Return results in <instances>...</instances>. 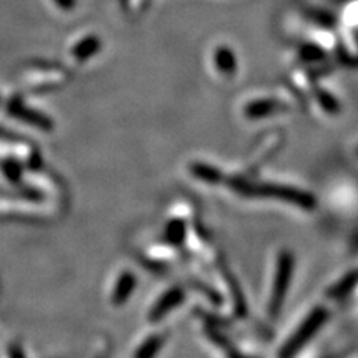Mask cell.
Instances as JSON below:
<instances>
[{
	"instance_id": "obj_1",
	"label": "cell",
	"mask_w": 358,
	"mask_h": 358,
	"mask_svg": "<svg viewBox=\"0 0 358 358\" xmlns=\"http://www.w3.org/2000/svg\"><path fill=\"white\" fill-rule=\"evenodd\" d=\"M229 185L241 196L245 197H262V199H275L287 201L305 210H312L317 208V199L313 194L306 193L305 189H299L288 185L267 184V182H252L246 181L243 178L229 179Z\"/></svg>"
},
{
	"instance_id": "obj_2",
	"label": "cell",
	"mask_w": 358,
	"mask_h": 358,
	"mask_svg": "<svg viewBox=\"0 0 358 358\" xmlns=\"http://www.w3.org/2000/svg\"><path fill=\"white\" fill-rule=\"evenodd\" d=\"M327 320L329 310L326 308L318 306L313 309L309 315L301 321L293 336L285 342L281 352H279V358H294L305 348V345L313 338V336L320 331V329L326 324Z\"/></svg>"
},
{
	"instance_id": "obj_3",
	"label": "cell",
	"mask_w": 358,
	"mask_h": 358,
	"mask_svg": "<svg viewBox=\"0 0 358 358\" xmlns=\"http://www.w3.org/2000/svg\"><path fill=\"white\" fill-rule=\"evenodd\" d=\"M294 271V255L291 251H281L278 255L276 263V272H275V281L272 287L271 300H268V313L272 318H278L279 313L282 310L285 296L288 293V288L291 284V278H293Z\"/></svg>"
},
{
	"instance_id": "obj_4",
	"label": "cell",
	"mask_w": 358,
	"mask_h": 358,
	"mask_svg": "<svg viewBox=\"0 0 358 358\" xmlns=\"http://www.w3.org/2000/svg\"><path fill=\"white\" fill-rule=\"evenodd\" d=\"M6 110L10 117L17 118L21 122H26V124L31 127H38L43 131H51L54 124L50 117H47L42 112L31 109L26 102H22L20 97H13L6 105Z\"/></svg>"
},
{
	"instance_id": "obj_5",
	"label": "cell",
	"mask_w": 358,
	"mask_h": 358,
	"mask_svg": "<svg viewBox=\"0 0 358 358\" xmlns=\"http://www.w3.org/2000/svg\"><path fill=\"white\" fill-rule=\"evenodd\" d=\"M184 299H185V293H184L182 288L173 287L171 289H167L166 293L159 300H157L155 303H154V306L151 308L150 315H148L150 321L151 322H157V321L163 320L166 315H169V313L175 308H178L179 305H181L182 301H184Z\"/></svg>"
},
{
	"instance_id": "obj_6",
	"label": "cell",
	"mask_w": 358,
	"mask_h": 358,
	"mask_svg": "<svg viewBox=\"0 0 358 358\" xmlns=\"http://www.w3.org/2000/svg\"><path fill=\"white\" fill-rule=\"evenodd\" d=\"M134 288H136V276L133 272H122L112 289V303L115 306L127 303L130 296L134 293Z\"/></svg>"
},
{
	"instance_id": "obj_7",
	"label": "cell",
	"mask_w": 358,
	"mask_h": 358,
	"mask_svg": "<svg viewBox=\"0 0 358 358\" xmlns=\"http://www.w3.org/2000/svg\"><path fill=\"white\" fill-rule=\"evenodd\" d=\"M284 109H285V106L276 102V100L259 99V100H254V102L246 105L245 115L251 120H259V118H264V117H268L272 114H276V112L284 110Z\"/></svg>"
},
{
	"instance_id": "obj_8",
	"label": "cell",
	"mask_w": 358,
	"mask_h": 358,
	"mask_svg": "<svg viewBox=\"0 0 358 358\" xmlns=\"http://www.w3.org/2000/svg\"><path fill=\"white\" fill-rule=\"evenodd\" d=\"M189 172H192V175L197 178L199 181L206 184L214 185L224 181V175L221 171H218L214 166L201 162H194L189 164Z\"/></svg>"
},
{
	"instance_id": "obj_9",
	"label": "cell",
	"mask_w": 358,
	"mask_h": 358,
	"mask_svg": "<svg viewBox=\"0 0 358 358\" xmlns=\"http://www.w3.org/2000/svg\"><path fill=\"white\" fill-rule=\"evenodd\" d=\"M358 285V268H354V271L346 273L342 279H339L330 289H329V297L333 300H341L345 296L351 294Z\"/></svg>"
},
{
	"instance_id": "obj_10",
	"label": "cell",
	"mask_w": 358,
	"mask_h": 358,
	"mask_svg": "<svg viewBox=\"0 0 358 358\" xmlns=\"http://www.w3.org/2000/svg\"><path fill=\"white\" fill-rule=\"evenodd\" d=\"M100 47H102V42L97 36H88L75 45L72 54L78 62L83 63L96 55L100 51Z\"/></svg>"
},
{
	"instance_id": "obj_11",
	"label": "cell",
	"mask_w": 358,
	"mask_h": 358,
	"mask_svg": "<svg viewBox=\"0 0 358 358\" xmlns=\"http://www.w3.org/2000/svg\"><path fill=\"white\" fill-rule=\"evenodd\" d=\"M185 238H187V224L182 220L175 218L167 222V226L164 229V239L167 243L172 246H179L184 243Z\"/></svg>"
},
{
	"instance_id": "obj_12",
	"label": "cell",
	"mask_w": 358,
	"mask_h": 358,
	"mask_svg": "<svg viewBox=\"0 0 358 358\" xmlns=\"http://www.w3.org/2000/svg\"><path fill=\"white\" fill-rule=\"evenodd\" d=\"M214 63L217 66V69L220 71V73L222 75L231 76L234 75V72H236V59H234L233 52L226 47H220L214 52Z\"/></svg>"
},
{
	"instance_id": "obj_13",
	"label": "cell",
	"mask_w": 358,
	"mask_h": 358,
	"mask_svg": "<svg viewBox=\"0 0 358 358\" xmlns=\"http://www.w3.org/2000/svg\"><path fill=\"white\" fill-rule=\"evenodd\" d=\"M164 345V336L152 334L148 339H145L139 348L134 352V358H155L160 354Z\"/></svg>"
},
{
	"instance_id": "obj_14",
	"label": "cell",
	"mask_w": 358,
	"mask_h": 358,
	"mask_svg": "<svg viewBox=\"0 0 358 358\" xmlns=\"http://www.w3.org/2000/svg\"><path fill=\"white\" fill-rule=\"evenodd\" d=\"M315 99L320 106L326 112H329V114H338L341 110V105L338 100H336V97L331 96L329 92H326V90H317Z\"/></svg>"
},
{
	"instance_id": "obj_15",
	"label": "cell",
	"mask_w": 358,
	"mask_h": 358,
	"mask_svg": "<svg viewBox=\"0 0 358 358\" xmlns=\"http://www.w3.org/2000/svg\"><path fill=\"white\" fill-rule=\"evenodd\" d=\"M3 173L8 178V181L14 182V184L20 182L22 178V169L17 162H6L3 164Z\"/></svg>"
},
{
	"instance_id": "obj_16",
	"label": "cell",
	"mask_w": 358,
	"mask_h": 358,
	"mask_svg": "<svg viewBox=\"0 0 358 358\" xmlns=\"http://www.w3.org/2000/svg\"><path fill=\"white\" fill-rule=\"evenodd\" d=\"M54 3L63 10H71L76 6V0H54Z\"/></svg>"
},
{
	"instance_id": "obj_17",
	"label": "cell",
	"mask_w": 358,
	"mask_h": 358,
	"mask_svg": "<svg viewBox=\"0 0 358 358\" xmlns=\"http://www.w3.org/2000/svg\"><path fill=\"white\" fill-rule=\"evenodd\" d=\"M9 358H26V355H24V351H22L18 345H10Z\"/></svg>"
},
{
	"instance_id": "obj_18",
	"label": "cell",
	"mask_w": 358,
	"mask_h": 358,
	"mask_svg": "<svg viewBox=\"0 0 358 358\" xmlns=\"http://www.w3.org/2000/svg\"><path fill=\"white\" fill-rule=\"evenodd\" d=\"M357 154H358V148H357Z\"/></svg>"
}]
</instances>
